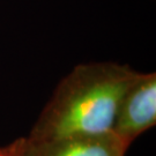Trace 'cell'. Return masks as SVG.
I'll list each match as a JSON object with an SVG mask.
<instances>
[{
    "instance_id": "6da1fadb",
    "label": "cell",
    "mask_w": 156,
    "mask_h": 156,
    "mask_svg": "<svg viewBox=\"0 0 156 156\" xmlns=\"http://www.w3.org/2000/svg\"><path fill=\"white\" fill-rule=\"evenodd\" d=\"M138 72L113 62L81 64L62 80L27 139L111 133L120 100Z\"/></svg>"
},
{
    "instance_id": "7a4b0ae2",
    "label": "cell",
    "mask_w": 156,
    "mask_h": 156,
    "mask_svg": "<svg viewBox=\"0 0 156 156\" xmlns=\"http://www.w3.org/2000/svg\"><path fill=\"white\" fill-rule=\"evenodd\" d=\"M156 123V74L139 73L120 100L111 133L129 145Z\"/></svg>"
},
{
    "instance_id": "3957f363",
    "label": "cell",
    "mask_w": 156,
    "mask_h": 156,
    "mask_svg": "<svg viewBox=\"0 0 156 156\" xmlns=\"http://www.w3.org/2000/svg\"><path fill=\"white\" fill-rule=\"evenodd\" d=\"M127 148L113 133L43 141L21 138L8 146L11 156H125Z\"/></svg>"
},
{
    "instance_id": "277c9868",
    "label": "cell",
    "mask_w": 156,
    "mask_h": 156,
    "mask_svg": "<svg viewBox=\"0 0 156 156\" xmlns=\"http://www.w3.org/2000/svg\"><path fill=\"white\" fill-rule=\"evenodd\" d=\"M0 156H11V153H9V149H8V146L4 148V153H2Z\"/></svg>"
},
{
    "instance_id": "5b68a950",
    "label": "cell",
    "mask_w": 156,
    "mask_h": 156,
    "mask_svg": "<svg viewBox=\"0 0 156 156\" xmlns=\"http://www.w3.org/2000/svg\"><path fill=\"white\" fill-rule=\"evenodd\" d=\"M2 153H4V148H0V155H1Z\"/></svg>"
}]
</instances>
